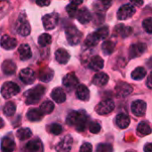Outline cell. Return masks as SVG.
<instances>
[{
	"label": "cell",
	"instance_id": "1",
	"mask_svg": "<svg viewBox=\"0 0 152 152\" xmlns=\"http://www.w3.org/2000/svg\"><path fill=\"white\" fill-rule=\"evenodd\" d=\"M87 118V114L84 110L72 111L68 115L66 121L69 126L75 127L78 132H83L86 129Z\"/></svg>",
	"mask_w": 152,
	"mask_h": 152
},
{
	"label": "cell",
	"instance_id": "2",
	"mask_svg": "<svg viewBox=\"0 0 152 152\" xmlns=\"http://www.w3.org/2000/svg\"><path fill=\"white\" fill-rule=\"evenodd\" d=\"M45 89L43 86H37L34 88L28 90L25 94V102L28 105L37 103L43 97Z\"/></svg>",
	"mask_w": 152,
	"mask_h": 152
},
{
	"label": "cell",
	"instance_id": "3",
	"mask_svg": "<svg viewBox=\"0 0 152 152\" xmlns=\"http://www.w3.org/2000/svg\"><path fill=\"white\" fill-rule=\"evenodd\" d=\"M66 38L70 45H77L80 43L82 33L75 27V26H69L65 29Z\"/></svg>",
	"mask_w": 152,
	"mask_h": 152
},
{
	"label": "cell",
	"instance_id": "4",
	"mask_svg": "<svg viewBox=\"0 0 152 152\" xmlns=\"http://www.w3.org/2000/svg\"><path fill=\"white\" fill-rule=\"evenodd\" d=\"M16 29H17V32L22 37H26L29 35L31 28H30V25L28 23V20L25 13H21L19 16L17 20Z\"/></svg>",
	"mask_w": 152,
	"mask_h": 152
},
{
	"label": "cell",
	"instance_id": "5",
	"mask_svg": "<svg viewBox=\"0 0 152 152\" xmlns=\"http://www.w3.org/2000/svg\"><path fill=\"white\" fill-rule=\"evenodd\" d=\"M20 93V87L17 84L8 81L5 82L1 88V94L4 99L12 98Z\"/></svg>",
	"mask_w": 152,
	"mask_h": 152
},
{
	"label": "cell",
	"instance_id": "6",
	"mask_svg": "<svg viewBox=\"0 0 152 152\" xmlns=\"http://www.w3.org/2000/svg\"><path fill=\"white\" fill-rule=\"evenodd\" d=\"M135 13V8L131 4H126L122 5L118 11V19L120 20H125L131 18Z\"/></svg>",
	"mask_w": 152,
	"mask_h": 152
},
{
	"label": "cell",
	"instance_id": "7",
	"mask_svg": "<svg viewBox=\"0 0 152 152\" xmlns=\"http://www.w3.org/2000/svg\"><path fill=\"white\" fill-rule=\"evenodd\" d=\"M43 25L44 28L47 30H52L53 29L59 21V15L57 12H52L49 14H46L43 17Z\"/></svg>",
	"mask_w": 152,
	"mask_h": 152
},
{
	"label": "cell",
	"instance_id": "8",
	"mask_svg": "<svg viewBox=\"0 0 152 152\" xmlns=\"http://www.w3.org/2000/svg\"><path fill=\"white\" fill-rule=\"evenodd\" d=\"M114 108L115 105L111 100H104L96 106L95 110L99 115H108L114 110Z\"/></svg>",
	"mask_w": 152,
	"mask_h": 152
},
{
	"label": "cell",
	"instance_id": "9",
	"mask_svg": "<svg viewBox=\"0 0 152 152\" xmlns=\"http://www.w3.org/2000/svg\"><path fill=\"white\" fill-rule=\"evenodd\" d=\"M147 49V45L144 43H135L133 44L129 48V58L134 59L140 57L144 53Z\"/></svg>",
	"mask_w": 152,
	"mask_h": 152
},
{
	"label": "cell",
	"instance_id": "10",
	"mask_svg": "<svg viewBox=\"0 0 152 152\" xmlns=\"http://www.w3.org/2000/svg\"><path fill=\"white\" fill-rule=\"evenodd\" d=\"M62 84L69 91H72L77 86L78 79L74 73H69L63 77Z\"/></svg>",
	"mask_w": 152,
	"mask_h": 152
},
{
	"label": "cell",
	"instance_id": "11",
	"mask_svg": "<svg viewBox=\"0 0 152 152\" xmlns=\"http://www.w3.org/2000/svg\"><path fill=\"white\" fill-rule=\"evenodd\" d=\"M146 108H147L146 102H143V101H142V100L134 101L132 103V106H131L132 112L136 117H142V116H143L145 114V112H146Z\"/></svg>",
	"mask_w": 152,
	"mask_h": 152
},
{
	"label": "cell",
	"instance_id": "12",
	"mask_svg": "<svg viewBox=\"0 0 152 152\" xmlns=\"http://www.w3.org/2000/svg\"><path fill=\"white\" fill-rule=\"evenodd\" d=\"M115 90L118 97H126L133 92V87L126 82H119L116 86Z\"/></svg>",
	"mask_w": 152,
	"mask_h": 152
},
{
	"label": "cell",
	"instance_id": "13",
	"mask_svg": "<svg viewBox=\"0 0 152 152\" xmlns=\"http://www.w3.org/2000/svg\"><path fill=\"white\" fill-rule=\"evenodd\" d=\"M73 139L70 135H66L56 146L57 152H69L72 148Z\"/></svg>",
	"mask_w": 152,
	"mask_h": 152
},
{
	"label": "cell",
	"instance_id": "14",
	"mask_svg": "<svg viewBox=\"0 0 152 152\" xmlns=\"http://www.w3.org/2000/svg\"><path fill=\"white\" fill-rule=\"evenodd\" d=\"M23 152H44V147L39 139H34L26 144Z\"/></svg>",
	"mask_w": 152,
	"mask_h": 152
},
{
	"label": "cell",
	"instance_id": "15",
	"mask_svg": "<svg viewBox=\"0 0 152 152\" xmlns=\"http://www.w3.org/2000/svg\"><path fill=\"white\" fill-rule=\"evenodd\" d=\"M20 78L24 84L30 85L35 81L36 75H35V72L31 69L26 68V69H23L20 72Z\"/></svg>",
	"mask_w": 152,
	"mask_h": 152
},
{
	"label": "cell",
	"instance_id": "16",
	"mask_svg": "<svg viewBox=\"0 0 152 152\" xmlns=\"http://www.w3.org/2000/svg\"><path fill=\"white\" fill-rule=\"evenodd\" d=\"M1 46L5 50H12L17 46V40L7 35H4L0 39Z\"/></svg>",
	"mask_w": 152,
	"mask_h": 152
},
{
	"label": "cell",
	"instance_id": "17",
	"mask_svg": "<svg viewBox=\"0 0 152 152\" xmlns=\"http://www.w3.org/2000/svg\"><path fill=\"white\" fill-rule=\"evenodd\" d=\"M76 17H77V20L82 24L88 23L92 20V14H91L90 11L86 8H82L80 10H77Z\"/></svg>",
	"mask_w": 152,
	"mask_h": 152
},
{
	"label": "cell",
	"instance_id": "18",
	"mask_svg": "<svg viewBox=\"0 0 152 152\" xmlns=\"http://www.w3.org/2000/svg\"><path fill=\"white\" fill-rule=\"evenodd\" d=\"M89 68L94 71H99L101 69H102L103 66H104V61L102 57L100 56H94L90 61H89V64H88Z\"/></svg>",
	"mask_w": 152,
	"mask_h": 152
},
{
	"label": "cell",
	"instance_id": "19",
	"mask_svg": "<svg viewBox=\"0 0 152 152\" xmlns=\"http://www.w3.org/2000/svg\"><path fill=\"white\" fill-rule=\"evenodd\" d=\"M51 97L57 103H62L66 101V94L61 87H56L52 91Z\"/></svg>",
	"mask_w": 152,
	"mask_h": 152
},
{
	"label": "cell",
	"instance_id": "20",
	"mask_svg": "<svg viewBox=\"0 0 152 152\" xmlns=\"http://www.w3.org/2000/svg\"><path fill=\"white\" fill-rule=\"evenodd\" d=\"M69 53L63 48H60L55 52V60L60 64H66L69 61Z\"/></svg>",
	"mask_w": 152,
	"mask_h": 152
},
{
	"label": "cell",
	"instance_id": "21",
	"mask_svg": "<svg viewBox=\"0 0 152 152\" xmlns=\"http://www.w3.org/2000/svg\"><path fill=\"white\" fill-rule=\"evenodd\" d=\"M1 149L3 152H12L15 149V142L11 137H4L1 142Z\"/></svg>",
	"mask_w": 152,
	"mask_h": 152
},
{
	"label": "cell",
	"instance_id": "22",
	"mask_svg": "<svg viewBox=\"0 0 152 152\" xmlns=\"http://www.w3.org/2000/svg\"><path fill=\"white\" fill-rule=\"evenodd\" d=\"M108 81H109V77L106 73L103 72L97 73L93 77V84L97 86H103L108 83Z\"/></svg>",
	"mask_w": 152,
	"mask_h": 152
},
{
	"label": "cell",
	"instance_id": "23",
	"mask_svg": "<svg viewBox=\"0 0 152 152\" xmlns=\"http://www.w3.org/2000/svg\"><path fill=\"white\" fill-rule=\"evenodd\" d=\"M76 95L81 101H87L89 99L90 93H89L88 88L85 85H79L77 86Z\"/></svg>",
	"mask_w": 152,
	"mask_h": 152
},
{
	"label": "cell",
	"instance_id": "24",
	"mask_svg": "<svg viewBox=\"0 0 152 152\" xmlns=\"http://www.w3.org/2000/svg\"><path fill=\"white\" fill-rule=\"evenodd\" d=\"M116 123L118 126L121 129H126L128 127L130 124V118L125 113H120L116 118Z\"/></svg>",
	"mask_w": 152,
	"mask_h": 152
},
{
	"label": "cell",
	"instance_id": "25",
	"mask_svg": "<svg viewBox=\"0 0 152 152\" xmlns=\"http://www.w3.org/2000/svg\"><path fill=\"white\" fill-rule=\"evenodd\" d=\"M18 52H19V54H20V59L21 61H27V60L30 59V57L32 55L30 47L27 44L21 45L18 49Z\"/></svg>",
	"mask_w": 152,
	"mask_h": 152
},
{
	"label": "cell",
	"instance_id": "26",
	"mask_svg": "<svg viewBox=\"0 0 152 152\" xmlns=\"http://www.w3.org/2000/svg\"><path fill=\"white\" fill-rule=\"evenodd\" d=\"M44 114L40 111V110L38 109H31L28 111L27 113V118L29 121H38L41 120L43 118Z\"/></svg>",
	"mask_w": 152,
	"mask_h": 152
},
{
	"label": "cell",
	"instance_id": "27",
	"mask_svg": "<svg viewBox=\"0 0 152 152\" xmlns=\"http://www.w3.org/2000/svg\"><path fill=\"white\" fill-rule=\"evenodd\" d=\"M53 77V71L49 68H45L40 70L38 77L43 82H49Z\"/></svg>",
	"mask_w": 152,
	"mask_h": 152
},
{
	"label": "cell",
	"instance_id": "28",
	"mask_svg": "<svg viewBox=\"0 0 152 152\" xmlns=\"http://www.w3.org/2000/svg\"><path fill=\"white\" fill-rule=\"evenodd\" d=\"M2 69H3L4 74L12 75V74H13L15 72L16 66H15L13 61H4V63L2 65Z\"/></svg>",
	"mask_w": 152,
	"mask_h": 152
},
{
	"label": "cell",
	"instance_id": "29",
	"mask_svg": "<svg viewBox=\"0 0 152 152\" xmlns=\"http://www.w3.org/2000/svg\"><path fill=\"white\" fill-rule=\"evenodd\" d=\"M115 47H116V43L113 41H105L102 43V52L104 53V54L106 55H110L114 51H115Z\"/></svg>",
	"mask_w": 152,
	"mask_h": 152
},
{
	"label": "cell",
	"instance_id": "30",
	"mask_svg": "<svg viewBox=\"0 0 152 152\" xmlns=\"http://www.w3.org/2000/svg\"><path fill=\"white\" fill-rule=\"evenodd\" d=\"M146 74H147V71H146V69H145L144 68H142V67H138V68H136V69L132 72L131 77H132V78L134 79V80H142V78L145 77Z\"/></svg>",
	"mask_w": 152,
	"mask_h": 152
},
{
	"label": "cell",
	"instance_id": "31",
	"mask_svg": "<svg viewBox=\"0 0 152 152\" xmlns=\"http://www.w3.org/2000/svg\"><path fill=\"white\" fill-rule=\"evenodd\" d=\"M54 109V105L52 102L50 101H45L41 105H40V111L44 114V115H47L53 112Z\"/></svg>",
	"mask_w": 152,
	"mask_h": 152
},
{
	"label": "cell",
	"instance_id": "32",
	"mask_svg": "<svg viewBox=\"0 0 152 152\" xmlns=\"http://www.w3.org/2000/svg\"><path fill=\"white\" fill-rule=\"evenodd\" d=\"M137 132L141 134V135H148L151 133V128L150 126V125L147 122H141L138 125L137 127Z\"/></svg>",
	"mask_w": 152,
	"mask_h": 152
},
{
	"label": "cell",
	"instance_id": "33",
	"mask_svg": "<svg viewBox=\"0 0 152 152\" xmlns=\"http://www.w3.org/2000/svg\"><path fill=\"white\" fill-rule=\"evenodd\" d=\"M31 135H32V132H31V130L29 128H20L16 133V136L20 141L27 140V139L30 138Z\"/></svg>",
	"mask_w": 152,
	"mask_h": 152
},
{
	"label": "cell",
	"instance_id": "34",
	"mask_svg": "<svg viewBox=\"0 0 152 152\" xmlns=\"http://www.w3.org/2000/svg\"><path fill=\"white\" fill-rule=\"evenodd\" d=\"M100 39L98 38V37L96 36L95 32L94 33H91L86 39L85 41V45L87 46V47H94L98 43H99Z\"/></svg>",
	"mask_w": 152,
	"mask_h": 152
},
{
	"label": "cell",
	"instance_id": "35",
	"mask_svg": "<svg viewBox=\"0 0 152 152\" xmlns=\"http://www.w3.org/2000/svg\"><path fill=\"white\" fill-rule=\"evenodd\" d=\"M115 31H117V33L118 35H120L121 37H127L131 32H132V28L130 27H126L123 24H119L116 27Z\"/></svg>",
	"mask_w": 152,
	"mask_h": 152
},
{
	"label": "cell",
	"instance_id": "36",
	"mask_svg": "<svg viewBox=\"0 0 152 152\" xmlns=\"http://www.w3.org/2000/svg\"><path fill=\"white\" fill-rule=\"evenodd\" d=\"M4 113L5 116L7 117H11L12 116L14 113H15V110H16V106L13 102H7L4 107Z\"/></svg>",
	"mask_w": 152,
	"mask_h": 152
},
{
	"label": "cell",
	"instance_id": "37",
	"mask_svg": "<svg viewBox=\"0 0 152 152\" xmlns=\"http://www.w3.org/2000/svg\"><path fill=\"white\" fill-rule=\"evenodd\" d=\"M37 41H38V44L41 46H46V45H48L51 44L52 37H51V36L49 34L45 33V34H42L41 36H39Z\"/></svg>",
	"mask_w": 152,
	"mask_h": 152
},
{
	"label": "cell",
	"instance_id": "38",
	"mask_svg": "<svg viewBox=\"0 0 152 152\" xmlns=\"http://www.w3.org/2000/svg\"><path fill=\"white\" fill-rule=\"evenodd\" d=\"M95 34H96V36L98 37V38H99L100 40L105 39V38L109 36V34H110L109 28H108L107 26H103V27L100 28L95 32Z\"/></svg>",
	"mask_w": 152,
	"mask_h": 152
},
{
	"label": "cell",
	"instance_id": "39",
	"mask_svg": "<svg viewBox=\"0 0 152 152\" xmlns=\"http://www.w3.org/2000/svg\"><path fill=\"white\" fill-rule=\"evenodd\" d=\"M48 131L49 133L54 134V135H58L62 132V126L59 124H52L48 126Z\"/></svg>",
	"mask_w": 152,
	"mask_h": 152
},
{
	"label": "cell",
	"instance_id": "40",
	"mask_svg": "<svg viewBox=\"0 0 152 152\" xmlns=\"http://www.w3.org/2000/svg\"><path fill=\"white\" fill-rule=\"evenodd\" d=\"M66 11H67V12L69 13V17L74 18V17L76 16L77 12V5H76V4H74L70 3L69 4L67 5Z\"/></svg>",
	"mask_w": 152,
	"mask_h": 152
},
{
	"label": "cell",
	"instance_id": "41",
	"mask_svg": "<svg viewBox=\"0 0 152 152\" xmlns=\"http://www.w3.org/2000/svg\"><path fill=\"white\" fill-rule=\"evenodd\" d=\"M111 4L112 0H99L97 3V7L102 11H105L111 5Z\"/></svg>",
	"mask_w": 152,
	"mask_h": 152
},
{
	"label": "cell",
	"instance_id": "42",
	"mask_svg": "<svg viewBox=\"0 0 152 152\" xmlns=\"http://www.w3.org/2000/svg\"><path fill=\"white\" fill-rule=\"evenodd\" d=\"M142 27L145 29V31L149 34L152 33V18L149 17L147 19H145L142 21Z\"/></svg>",
	"mask_w": 152,
	"mask_h": 152
},
{
	"label": "cell",
	"instance_id": "43",
	"mask_svg": "<svg viewBox=\"0 0 152 152\" xmlns=\"http://www.w3.org/2000/svg\"><path fill=\"white\" fill-rule=\"evenodd\" d=\"M112 146L108 143H101L96 149V152H112Z\"/></svg>",
	"mask_w": 152,
	"mask_h": 152
},
{
	"label": "cell",
	"instance_id": "44",
	"mask_svg": "<svg viewBox=\"0 0 152 152\" xmlns=\"http://www.w3.org/2000/svg\"><path fill=\"white\" fill-rule=\"evenodd\" d=\"M89 130L92 134H98L101 131V126L98 122H91L89 124Z\"/></svg>",
	"mask_w": 152,
	"mask_h": 152
},
{
	"label": "cell",
	"instance_id": "45",
	"mask_svg": "<svg viewBox=\"0 0 152 152\" xmlns=\"http://www.w3.org/2000/svg\"><path fill=\"white\" fill-rule=\"evenodd\" d=\"M93 151V147L91 143L86 142L84 143L81 148H80V152H92Z\"/></svg>",
	"mask_w": 152,
	"mask_h": 152
},
{
	"label": "cell",
	"instance_id": "46",
	"mask_svg": "<svg viewBox=\"0 0 152 152\" xmlns=\"http://www.w3.org/2000/svg\"><path fill=\"white\" fill-rule=\"evenodd\" d=\"M36 3L39 6H47V5L50 4L51 0H37Z\"/></svg>",
	"mask_w": 152,
	"mask_h": 152
},
{
	"label": "cell",
	"instance_id": "47",
	"mask_svg": "<svg viewBox=\"0 0 152 152\" xmlns=\"http://www.w3.org/2000/svg\"><path fill=\"white\" fill-rule=\"evenodd\" d=\"M131 3L135 6H142L143 4V0H130Z\"/></svg>",
	"mask_w": 152,
	"mask_h": 152
},
{
	"label": "cell",
	"instance_id": "48",
	"mask_svg": "<svg viewBox=\"0 0 152 152\" xmlns=\"http://www.w3.org/2000/svg\"><path fill=\"white\" fill-rule=\"evenodd\" d=\"M144 151L145 152H152V144L151 143H147L144 147Z\"/></svg>",
	"mask_w": 152,
	"mask_h": 152
},
{
	"label": "cell",
	"instance_id": "49",
	"mask_svg": "<svg viewBox=\"0 0 152 152\" xmlns=\"http://www.w3.org/2000/svg\"><path fill=\"white\" fill-rule=\"evenodd\" d=\"M148 87H149V88H151V87H152L151 74V75H149V77H148Z\"/></svg>",
	"mask_w": 152,
	"mask_h": 152
},
{
	"label": "cell",
	"instance_id": "50",
	"mask_svg": "<svg viewBox=\"0 0 152 152\" xmlns=\"http://www.w3.org/2000/svg\"><path fill=\"white\" fill-rule=\"evenodd\" d=\"M70 2H71L72 4H76V5H78V4H80L83 2V0H70Z\"/></svg>",
	"mask_w": 152,
	"mask_h": 152
},
{
	"label": "cell",
	"instance_id": "51",
	"mask_svg": "<svg viewBox=\"0 0 152 152\" xmlns=\"http://www.w3.org/2000/svg\"><path fill=\"white\" fill-rule=\"evenodd\" d=\"M3 126H4V121H3V119L0 118V129H1Z\"/></svg>",
	"mask_w": 152,
	"mask_h": 152
},
{
	"label": "cell",
	"instance_id": "52",
	"mask_svg": "<svg viewBox=\"0 0 152 152\" xmlns=\"http://www.w3.org/2000/svg\"><path fill=\"white\" fill-rule=\"evenodd\" d=\"M128 152H130V151H128Z\"/></svg>",
	"mask_w": 152,
	"mask_h": 152
}]
</instances>
